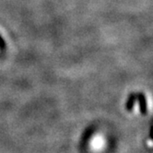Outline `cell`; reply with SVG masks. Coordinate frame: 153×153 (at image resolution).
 Returning a JSON list of instances; mask_svg holds the SVG:
<instances>
[{
    "mask_svg": "<svg viewBox=\"0 0 153 153\" xmlns=\"http://www.w3.org/2000/svg\"><path fill=\"white\" fill-rule=\"evenodd\" d=\"M105 146V138L102 135H96L90 142V147L94 151H102Z\"/></svg>",
    "mask_w": 153,
    "mask_h": 153,
    "instance_id": "obj_1",
    "label": "cell"
}]
</instances>
